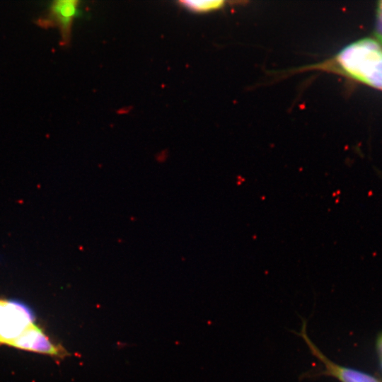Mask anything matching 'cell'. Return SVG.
I'll return each mask as SVG.
<instances>
[{
  "instance_id": "cell-3",
  "label": "cell",
  "mask_w": 382,
  "mask_h": 382,
  "mask_svg": "<svg viewBox=\"0 0 382 382\" xmlns=\"http://www.w3.org/2000/svg\"><path fill=\"white\" fill-rule=\"evenodd\" d=\"M306 320L302 318V325L300 332L294 333L301 337L307 345L310 352L323 365L324 369L318 371H311L301 376L307 378H314L319 376H331L340 382H382L376 377L359 370L344 366L335 363L328 359L314 344L307 334Z\"/></svg>"
},
{
  "instance_id": "cell-2",
  "label": "cell",
  "mask_w": 382,
  "mask_h": 382,
  "mask_svg": "<svg viewBox=\"0 0 382 382\" xmlns=\"http://www.w3.org/2000/svg\"><path fill=\"white\" fill-rule=\"evenodd\" d=\"M35 324L28 306L16 300L0 299V345L15 346Z\"/></svg>"
},
{
  "instance_id": "cell-7",
  "label": "cell",
  "mask_w": 382,
  "mask_h": 382,
  "mask_svg": "<svg viewBox=\"0 0 382 382\" xmlns=\"http://www.w3.org/2000/svg\"><path fill=\"white\" fill-rule=\"evenodd\" d=\"M376 348L382 369V333L378 336L376 342Z\"/></svg>"
},
{
  "instance_id": "cell-1",
  "label": "cell",
  "mask_w": 382,
  "mask_h": 382,
  "mask_svg": "<svg viewBox=\"0 0 382 382\" xmlns=\"http://www.w3.org/2000/svg\"><path fill=\"white\" fill-rule=\"evenodd\" d=\"M382 58V48L371 39L356 41L325 61L290 70V73L319 70L343 74L350 79L382 90V76L377 64Z\"/></svg>"
},
{
  "instance_id": "cell-6",
  "label": "cell",
  "mask_w": 382,
  "mask_h": 382,
  "mask_svg": "<svg viewBox=\"0 0 382 382\" xmlns=\"http://www.w3.org/2000/svg\"><path fill=\"white\" fill-rule=\"evenodd\" d=\"M375 35L377 40L382 44V1H378L377 6Z\"/></svg>"
},
{
  "instance_id": "cell-4",
  "label": "cell",
  "mask_w": 382,
  "mask_h": 382,
  "mask_svg": "<svg viewBox=\"0 0 382 382\" xmlns=\"http://www.w3.org/2000/svg\"><path fill=\"white\" fill-rule=\"evenodd\" d=\"M79 1L76 0H57L52 2L46 18L39 20L40 25L57 26L61 34L62 45L69 44L74 18Z\"/></svg>"
},
{
  "instance_id": "cell-5",
  "label": "cell",
  "mask_w": 382,
  "mask_h": 382,
  "mask_svg": "<svg viewBox=\"0 0 382 382\" xmlns=\"http://www.w3.org/2000/svg\"><path fill=\"white\" fill-rule=\"evenodd\" d=\"M180 4L188 10L195 13H206L219 10L226 6V1L223 0L212 1H180Z\"/></svg>"
},
{
  "instance_id": "cell-8",
  "label": "cell",
  "mask_w": 382,
  "mask_h": 382,
  "mask_svg": "<svg viewBox=\"0 0 382 382\" xmlns=\"http://www.w3.org/2000/svg\"><path fill=\"white\" fill-rule=\"evenodd\" d=\"M377 69L382 76V58L380 59L377 64Z\"/></svg>"
}]
</instances>
